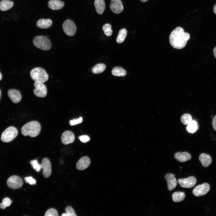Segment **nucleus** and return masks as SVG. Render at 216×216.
<instances>
[{
	"instance_id": "nucleus-1",
	"label": "nucleus",
	"mask_w": 216,
	"mask_h": 216,
	"mask_svg": "<svg viewBox=\"0 0 216 216\" xmlns=\"http://www.w3.org/2000/svg\"><path fill=\"white\" fill-rule=\"evenodd\" d=\"M190 37V34L185 32L183 28L178 27L171 33L169 37L170 43L173 48L181 49L185 46Z\"/></svg>"
},
{
	"instance_id": "nucleus-2",
	"label": "nucleus",
	"mask_w": 216,
	"mask_h": 216,
	"mask_svg": "<svg viewBox=\"0 0 216 216\" xmlns=\"http://www.w3.org/2000/svg\"><path fill=\"white\" fill-rule=\"evenodd\" d=\"M40 130V123L36 121H32L24 125L21 128V132L22 134L25 136L29 135L31 137H34L39 134Z\"/></svg>"
},
{
	"instance_id": "nucleus-3",
	"label": "nucleus",
	"mask_w": 216,
	"mask_h": 216,
	"mask_svg": "<svg viewBox=\"0 0 216 216\" xmlns=\"http://www.w3.org/2000/svg\"><path fill=\"white\" fill-rule=\"evenodd\" d=\"M30 76L35 82L44 83L48 79L49 76L44 69L40 67H36L31 70Z\"/></svg>"
},
{
	"instance_id": "nucleus-4",
	"label": "nucleus",
	"mask_w": 216,
	"mask_h": 216,
	"mask_svg": "<svg viewBox=\"0 0 216 216\" xmlns=\"http://www.w3.org/2000/svg\"><path fill=\"white\" fill-rule=\"evenodd\" d=\"M33 43L35 46L44 50H49L52 46L50 40L46 37L43 35L35 37L33 39Z\"/></svg>"
},
{
	"instance_id": "nucleus-5",
	"label": "nucleus",
	"mask_w": 216,
	"mask_h": 216,
	"mask_svg": "<svg viewBox=\"0 0 216 216\" xmlns=\"http://www.w3.org/2000/svg\"><path fill=\"white\" fill-rule=\"evenodd\" d=\"M18 134L17 129L14 127L10 126L6 129L2 133L1 139L4 142H9L15 138Z\"/></svg>"
},
{
	"instance_id": "nucleus-6",
	"label": "nucleus",
	"mask_w": 216,
	"mask_h": 216,
	"mask_svg": "<svg viewBox=\"0 0 216 216\" xmlns=\"http://www.w3.org/2000/svg\"><path fill=\"white\" fill-rule=\"evenodd\" d=\"M62 28L65 34L68 36H73L76 33V26L74 22L70 20H67L64 22Z\"/></svg>"
},
{
	"instance_id": "nucleus-7",
	"label": "nucleus",
	"mask_w": 216,
	"mask_h": 216,
	"mask_svg": "<svg viewBox=\"0 0 216 216\" xmlns=\"http://www.w3.org/2000/svg\"><path fill=\"white\" fill-rule=\"evenodd\" d=\"M7 184L8 187L12 189L20 188L23 185V181L20 177L16 176H12L7 180Z\"/></svg>"
},
{
	"instance_id": "nucleus-8",
	"label": "nucleus",
	"mask_w": 216,
	"mask_h": 216,
	"mask_svg": "<svg viewBox=\"0 0 216 216\" xmlns=\"http://www.w3.org/2000/svg\"><path fill=\"white\" fill-rule=\"evenodd\" d=\"M35 89L33 92L35 95L39 98H44L46 96L47 89L45 85L43 83L35 82L34 83Z\"/></svg>"
},
{
	"instance_id": "nucleus-9",
	"label": "nucleus",
	"mask_w": 216,
	"mask_h": 216,
	"mask_svg": "<svg viewBox=\"0 0 216 216\" xmlns=\"http://www.w3.org/2000/svg\"><path fill=\"white\" fill-rule=\"evenodd\" d=\"M210 189L209 185L207 183H204L196 187L193 190V193L195 196H201L206 194Z\"/></svg>"
},
{
	"instance_id": "nucleus-10",
	"label": "nucleus",
	"mask_w": 216,
	"mask_h": 216,
	"mask_svg": "<svg viewBox=\"0 0 216 216\" xmlns=\"http://www.w3.org/2000/svg\"><path fill=\"white\" fill-rule=\"evenodd\" d=\"M178 182L182 188H190L195 185L196 179L194 176H191L187 178H179L178 180Z\"/></svg>"
},
{
	"instance_id": "nucleus-11",
	"label": "nucleus",
	"mask_w": 216,
	"mask_h": 216,
	"mask_svg": "<svg viewBox=\"0 0 216 216\" xmlns=\"http://www.w3.org/2000/svg\"><path fill=\"white\" fill-rule=\"evenodd\" d=\"M41 169L43 170V175L45 178H48L51 173V164L49 159L47 158H44L41 164Z\"/></svg>"
},
{
	"instance_id": "nucleus-12",
	"label": "nucleus",
	"mask_w": 216,
	"mask_h": 216,
	"mask_svg": "<svg viewBox=\"0 0 216 216\" xmlns=\"http://www.w3.org/2000/svg\"><path fill=\"white\" fill-rule=\"evenodd\" d=\"M110 7L112 11L116 14L121 13L124 9L121 0H111Z\"/></svg>"
},
{
	"instance_id": "nucleus-13",
	"label": "nucleus",
	"mask_w": 216,
	"mask_h": 216,
	"mask_svg": "<svg viewBox=\"0 0 216 216\" xmlns=\"http://www.w3.org/2000/svg\"><path fill=\"white\" fill-rule=\"evenodd\" d=\"M61 141L64 145L73 143L74 141L75 136L71 131L67 130L64 132L61 136Z\"/></svg>"
},
{
	"instance_id": "nucleus-14",
	"label": "nucleus",
	"mask_w": 216,
	"mask_h": 216,
	"mask_svg": "<svg viewBox=\"0 0 216 216\" xmlns=\"http://www.w3.org/2000/svg\"><path fill=\"white\" fill-rule=\"evenodd\" d=\"M90 164L89 158L88 156H84L78 161L76 165V168L79 170H83L88 167Z\"/></svg>"
},
{
	"instance_id": "nucleus-15",
	"label": "nucleus",
	"mask_w": 216,
	"mask_h": 216,
	"mask_svg": "<svg viewBox=\"0 0 216 216\" xmlns=\"http://www.w3.org/2000/svg\"><path fill=\"white\" fill-rule=\"evenodd\" d=\"M164 178L166 181L168 189L169 190H171L175 188L177 184V182L173 174L168 173L165 176Z\"/></svg>"
},
{
	"instance_id": "nucleus-16",
	"label": "nucleus",
	"mask_w": 216,
	"mask_h": 216,
	"mask_svg": "<svg viewBox=\"0 0 216 216\" xmlns=\"http://www.w3.org/2000/svg\"><path fill=\"white\" fill-rule=\"evenodd\" d=\"M8 95L11 101L14 103H17L21 99L20 92L16 89H10L8 92Z\"/></svg>"
},
{
	"instance_id": "nucleus-17",
	"label": "nucleus",
	"mask_w": 216,
	"mask_h": 216,
	"mask_svg": "<svg viewBox=\"0 0 216 216\" xmlns=\"http://www.w3.org/2000/svg\"><path fill=\"white\" fill-rule=\"evenodd\" d=\"M174 158L179 162H183L190 160L191 156L189 153L187 152H179L175 154Z\"/></svg>"
},
{
	"instance_id": "nucleus-18",
	"label": "nucleus",
	"mask_w": 216,
	"mask_h": 216,
	"mask_svg": "<svg viewBox=\"0 0 216 216\" xmlns=\"http://www.w3.org/2000/svg\"><path fill=\"white\" fill-rule=\"evenodd\" d=\"M199 159L202 165L204 167L208 166L212 162V158L206 154H201L199 156Z\"/></svg>"
},
{
	"instance_id": "nucleus-19",
	"label": "nucleus",
	"mask_w": 216,
	"mask_h": 216,
	"mask_svg": "<svg viewBox=\"0 0 216 216\" xmlns=\"http://www.w3.org/2000/svg\"><path fill=\"white\" fill-rule=\"evenodd\" d=\"M64 5V3L59 0H50L48 2L49 7L54 10L61 9Z\"/></svg>"
},
{
	"instance_id": "nucleus-20",
	"label": "nucleus",
	"mask_w": 216,
	"mask_h": 216,
	"mask_svg": "<svg viewBox=\"0 0 216 216\" xmlns=\"http://www.w3.org/2000/svg\"><path fill=\"white\" fill-rule=\"evenodd\" d=\"M94 5L97 12L99 14H102L105 8L104 0H95Z\"/></svg>"
},
{
	"instance_id": "nucleus-21",
	"label": "nucleus",
	"mask_w": 216,
	"mask_h": 216,
	"mask_svg": "<svg viewBox=\"0 0 216 216\" xmlns=\"http://www.w3.org/2000/svg\"><path fill=\"white\" fill-rule=\"evenodd\" d=\"M52 24V21L50 19H41L37 22L36 25L41 28H47L50 27Z\"/></svg>"
},
{
	"instance_id": "nucleus-22",
	"label": "nucleus",
	"mask_w": 216,
	"mask_h": 216,
	"mask_svg": "<svg viewBox=\"0 0 216 216\" xmlns=\"http://www.w3.org/2000/svg\"><path fill=\"white\" fill-rule=\"evenodd\" d=\"M13 5V2L10 0H3L0 2V10L6 11L12 8Z\"/></svg>"
},
{
	"instance_id": "nucleus-23",
	"label": "nucleus",
	"mask_w": 216,
	"mask_h": 216,
	"mask_svg": "<svg viewBox=\"0 0 216 216\" xmlns=\"http://www.w3.org/2000/svg\"><path fill=\"white\" fill-rule=\"evenodd\" d=\"M185 197V194L182 192H175L172 195V200L176 202L182 201L184 200Z\"/></svg>"
},
{
	"instance_id": "nucleus-24",
	"label": "nucleus",
	"mask_w": 216,
	"mask_h": 216,
	"mask_svg": "<svg viewBox=\"0 0 216 216\" xmlns=\"http://www.w3.org/2000/svg\"><path fill=\"white\" fill-rule=\"evenodd\" d=\"M112 74L115 76H124L126 74V71L122 68L117 67L114 68L112 71Z\"/></svg>"
},
{
	"instance_id": "nucleus-25",
	"label": "nucleus",
	"mask_w": 216,
	"mask_h": 216,
	"mask_svg": "<svg viewBox=\"0 0 216 216\" xmlns=\"http://www.w3.org/2000/svg\"><path fill=\"white\" fill-rule=\"evenodd\" d=\"M127 31L126 29H120L118 32L116 38V41L118 43H121L124 40L127 35Z\"/></svg>"
},
{
	"instance_id": "nucleus-26",
	"label": "nucleus",
	"mask_w": 216,
	"mask_h": 216,
	"mask_svg": "<svg viewBox=\"0 0 216 216\" xmlns=\"http://www.w3.org/2000/svg\"><path fill=\"white\" fill-rule=\"evenodd\" d=\"M106 65L104 64H99L94 66L92 69V72L94 74H98L103 72L105 69Z\"/></svg>"
},
{
	"instance_id": "nucleus-27",
	"label": "nucleus",
	"mask_w": 216,
	"mask_h": 216,
	"mask_svg": "<svg viewBox=\"0 0 216 216\" xmlns=\"http://www.w3.org/2000/svg\"><path fill=\"white\" fill-rule=\"evenodd\" d=\"M198 128V125L196 122L194 120H192L188 124L187 129L188 131L192 133L195 132Z\"/></svg>"
},
{
	"instance_id": "nucleus-28",
	"label": "nucleus",
	"mask_w": 216,
	"mask_h": 216,
	"mask_svg": "<svg viewBox=\"0 0 216 216\" xmlns=\"http://www.w3.org/2000/svg\"><path fill=\"white\" fill-rule=\"evenodd\" d=\"M192 120L191 116L189 114L183 115L181 118V122L184 125L187 124Z\"/></svg>"
},
{
	"instance_id": "nucleus-29",
	"label": "nucleus",
	"mask_w": 216,
	"mask_h": 216,
	"mask_svg": "<svg viewBox=\"0 0 216 216\" xmlns=\"http://www.w3.org/2000/svg\"><path fill=\"white\" fill-rule=\"evenodd\" d=\"M30 163L33 168L37 172H39L41 169V164L38 163V160L35 159L31 160Z\"/></svg>"
},
{
	"instance_id": "nucleus-30",
	"label": "nucleus",
	"mask_w": 216,
	"mask_h": 216,
	"mask_svg": "<svg viewBox=\"0 0 216 216\" xmlns=\"http://www.w3.org/2000/svg\"><path fill=\"white\" fill-rule=\"evenodd\" d=\"M45 216H58V213L57 211L53 208H51L48 209L45 212Z\"/></svg>"
},
{
	"instance_id": "nucleus-31",
	"label": "nucleus",
	"mask_w": 216,
	"mask_h": 216,
	"mask_svg": "<svg viewBox=\"0 0 216 216\" xmlns=\"http://www.w3.org/2000/svg\"><path fill=\"white\" fill-rule=\"evenodd\" d=\"M66 213L68 216H76L73 208L70 206H67L65 209Z\"/></svg>"
},
{
	"instance_id": "nucleus-32",
	"label": "nucleus",
	"mask_w": 216,
	"mask_h": 216,
	"mask_svg": "<svg viewBox=\"0 0 216 216\" xmlns=\"http://www.w3.org/2000/svg\"><path fill=\"white\" fill-rule=\"evenodd\" d=\"M82 121V118L80 117L78 118L70 120L69 123L71 126H73L80 123Z\"/></svg>"
},
{
	"instance_id": "nucleus-33",
	"label": "nucleus",
	"mask_w": 216,
	"mask_h": 216,
	"mask_svg": "<svg viewBox=\"0 0 216 216\" xmlns=\"http://www.w3.org/2000/svg\"><path fill=\"white\" fill-rule=\"evenodd\" d=\"M24 180L26 183L29 184L30 185H34L36 183V181L32 176L26 177L24 178Z\"/></svg>"
},
{
	"instance_id": "nucleus-34",
	"label": "nucleus",
	"mask_w": 216,
	"mask_h": 216,
	"mask_svg": "<svg viewBox=\"0 0 216 216\" xmlns=\"http://www.w3.org/2000/svg\"><path fill=\"white\" fill-rule=\"evenodd\" d=\"M79 138L82 142L86 143L89 141L90 140L89 137L86 135H82L79 136Z\"/></svg>"
},
{
	"instance_id": "nucleus-35",
	"label": "nucleus",
	"mask_w": 216,
	"mask_h": 216,
	"mask_svg": "<svg viewBox=\"0 0 216 216\" xmlns=\"http://www.w3.org/2000/svg\"><path fill=\"white\" fill-rule=\"evenodd\" d=\"M2 202L4 203L7 207L9 206L10 205L11 201L9 198L6 197L3 199L2 200Z\"/></svg>"
},
{
	"instance_id": "nucleus-36",
	"label": "nucleus",
	"mask_w": 216,
	"mask_h": 216,
	"mask_svg": "<svg viewBox=\"0 0 216 216\" xmlns=\"http://www.w3.org/2000/svg\"><path fill=\"white\" fill-rule=\"evenodd\" d=\"M111 26L109 24H104L102 27L103 30L104 31H106L111 29Z\"/></svg>"
},
{
	"instance_id": "nucleus-37",
	"label": "nucleus",
	"mask_w": 216,
	"mask_h": 216,
	"mask_svg": "<svg viewBox=\"0 0 216 216\" xmlns=\"http://www.w3.org/2000/svg\"><path fill=\"white\" fill-rule=\"evenodd\" d=\"M212 124L213 128L216 131V115L213 118Z\"/></svg>"
},
{
	"instance_id": "nucleus-38",
	"label": "nucleus",
	"mask_w": 216,
	"mask_h": 216,
	"mask_svg": "<svg viewBox=\"0 0 216 216\" xmlns=\"http://www.w3.org/2000/svg\"><path fill=\"white\" fill-rule=\"evenodd\" d=\"M112 31L111 29L107 31L104 32V34L108 36H110L112 34Z\"/></svg>"
},
{
	"instance_id": "nucleus-39",
	"label": "nucleus",
	"mask_w": 216,
	"mask_h": 216,
	"mask_svg": "<svg viewBox=\"0 0 216 216\" xmlns=\"http://www.w3.org/2000/svg\"><path fill=\"white\" fill-rule=\"evenodd\" d=\"M7 207L6 205L2 202L0 203V208L2 209H4Z\"/></svg>"
},
{
	"instance_id": "nucleus-40",
	"label": "nucleus",
	"mask_w": 216,
	"mask_h": 216,
	"mask_svg": "<svg viewBox=\"0 0 216 216\" xmlns=\"http://www.w3.org/2000/svg\"><path fill=\"white\" fill-rule=\"evenodd\" d=\"M213 51L214 56L216 58V46L214 49Z\"/></svg>"
},
{
	"instance_id": "nucleus-41",
	"label": "nucleus",
	"mask_w": 216,
	"mask_h": 216,
	"mask_svg": "<svg viewBox=\"0 0 216 216\" xmlns=\"http://www.w3.org/2000/svg\"><path fill=\"white\" fill-rule=\"evenodd\" d=\"M213 11L214 13L216 14V4L214 5L213 8Z\"/></svg>"
},
{
	"instance_id": "nucleus-42",
	"label": "nucleus",
	"mask_w": 216,
	"mask_h": 216,
	"mask_svg": "<svg viewBox=\"0 0 216 216\" xmlns=\"http://www.w3.org/2000/svg\"><path fill=\"white\" fill-rule=\"evenodd\" d=\"M62 216H68L67 214H66V213H64L62 214Z\"/></svg>"
},
{
	"instance_id": "nucleus-43",
	"label": "nucleus",
	"mask_w": 216,
	"mask_h": 216,
	"mask_svg": "<svg viewBox=\"0 0 216 216\" xmlns=\"http://www.w3.org/2000/svg\"><path fill=\"white\" fill-rule=\"evenodd\" d=\"M141 2H147L148 0H140Z\"/></svg>"
},
{
	"instance_id": "nucleus-44",
	"label": "nucleus",
	"mask_w": 216,
	"mask_h": 216,
	"mask_svg": "<svg viewBox=\"0 0 216 216\" xmlns=\"http://www.w3.org/2000/svg\"><path fill=\"white\" fill-rule=\"evenodd\" d=\"M2 78V74H1V72H0V81L1 80Z\"/></svg>"
},
{
	"instance_id": "nucleus-45",
	"label": "nucleus",
	"mask_w": 216,
	"mask_h": 216,
	"mask_svg": "<svg viewBox=\"0 0 216 216\" xmlns=\"http://www.w3.org/2000/svg\"><path fill=\"white\" fill-rule=\"evenodd\" d=\"M1 90L0 89V97H1Z\"/></svg>"
},
{
	"instance_id": "nucleus-46",
	"label": "nucleus",
	"mask_w": 216,
	"mask_h": 216,
	"mask_svg": "<svg viewBox=\"0 0 216 216\" xmlns=\"http://www.w3.org/2000/svg\"><path fill=\"white\" fill-rule=\"evenodd\" d=\"M173 175L174 176H175V174H173Z\"/></svg>"
},
{
	"instance_id": "nucleus-47",
	"label": "nucleus",
	"mask_w": 216,
	"mask_h": 216,
	"mask_svg": "<svg viewBox=\"0 0 216 216\" xmlns=\"http://www.w3.org/2000/svg\"><path fill=\"white\" fill-rule=\"evenodd\" d=\"M180 168L181 169L182 167H180Z\"/></svg>"
}]
</instances>
